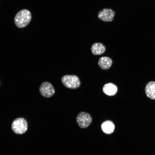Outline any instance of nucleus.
<instances>
[{"mask_svg": "<svg viewBox=\"0 0 155 155\" xmlns=\"http://www.w3.org/2000/svg\"><path fill=\"white\" fill-rule=\"evenodd\" d=\"M39 91L42 96L47 98L53 96L55 92L53 85L48 82H44L41 84L39 87Z\"/></svg>", "mask_w": 155, "mask_h": 155, "instance_id": "obj_5", "label": "nucleus"}, {"mask_svg": "<svg viewBox=\"0 0 155 155\" xmlns=\"http://www.w3.org/2000/svg\"><path fill=\"white\" fill-rule=\"evenodd\" d=\"M92 121L90 115L86 112H81L77 115L76 121L79 126L82 128H85L88 127Z\"/></svg>", "mask_w": 155, "mask_h": 155, "instance_id": "obj_4", "label": "nucleus"}, {"mask_svg": "<svg viewBox=\"0 0 155 155\" xmlns=\"http://www.w3.org/2000/svg\"><path fill=\"white\" fill-rule=\"evenodd\" d=\"M91 52L94 55H99L104 53L106 50L105 46L100 42H95L92 46Z\"/></svg>", "mask_w": 155, "mask_h": 155, "instance_id": "obj_9", "label": "nucleus"}, {"mask_svg": "<svg viewBox=\"0 0 155 155\" xmlns=\"http://www.w3.org/2000/svg\"><path fill=\"white\" fill-rule=\"evenodd\" d=\"M145 92L148 98L155 100V81H150L147 84L145 88Z\"/></svg>", "mask_w": 155, "mask_h": 155, "instance_id": "obj_7", "label": "nucleus"}, {"mask_svg": "<svg viewBox=\"0 0 155 155\" xmlns=\"http://www.w3.org/2000/svg\"><path fill=\"white\" fill-rule=\"evenodd\" d=\"M103 131L107 134L112 133L115 129V125L113 122L111 121L107 120L104 122L101 125Z\"/></svg>", "mask_w": 155, "mask_h": 155, "instance_id": "obj_11", "label": "nucleus"}, {"mask_svg": "<svg viewBox=\"0 0 155 155\" xmlns=\"http://www.w3.org/2000/svg\"><path fill=\"white\" fill-rule=\"evenodd\" d=\"M30 11L26 9H23L19 11L16 15L14 21L16 25L18 28H23L29 23L31 19Z\"/></svg>", "mask_w": 155, "mask_h": 155, "instance_id": "obj_1", "label": "nucleus"}, {"mask_svg": "<svg viewBox=\"0 0 155 155\" xmlns=\"http://www.w3.org/2000/svg\"><path fill=\"white\" fill-rule=\"evenodd\" d=\"M115 15V11L112 9L106 8L99 11L98 14V18L100 20L104 22L112 21Z\"/></svg>", "mask_w": 155, "mask_h": 155, "instance_id": "obj_6", "label": "nucleus"}, {"mask_svg": "<svg viewBox=\"0 0 155 155\" xmlns=\"http://www.w3.org/2000/svg\"><path fill=\"white\" fill-rule=\"evenodd\" d=\"M103 92L109 96H113L116 94L117 91V88L115 84L108 83L105 84L102 88Z\"/></svg>", "mask_w": 155, "mask_h": 155, "instance_id": "obj_10", "label": "nucleus"}, {"mask_svg": "<svg viewBox=\"0 0 155 155\" xmlns=\"http://www.w3.org/2000/svg\"><path fill=\"white\" fill-rule=\"evenodd\" d=\"M28 123L23 118L19 117L14 119L11 124V129L16 134H22L25 133L28 129Z\"/></svg>", "mask_w": 155, "mask_h": 155, "instance_id": "obj_2", "label": "nucleus"}, {"mask_svg": "<svg viewBox=\"0 0 155 155\" xmlns=\"http://www.w3.org/2000/svg\"><path fill=\"white\" fill-rule=\"evenodd\" d=\"M61 81L64 86L70 89L77 88L81 84L79 78L74 75H65L62 77Z\"/></svg>", "mask_w": 155, "mask_h": 155, "instance_id": "obj_3", "label": "nucleus"}, {"mask_svg": "<svg viewBox=\"0 0 155 155\" xmlns=\"http://www.w3.org/2000/svg\"><path fill=\"white\" fill-rule=\"evenodd\" d=\"M113 61L110 58L106 57H101L99 59L98 64L102 69L106 70L109 69L112 66Z\"/></svg>", "mask_w": 155, "mask_h": 155, "instance_id": "obj_8", "label": "nucleus"}]
</instances>
